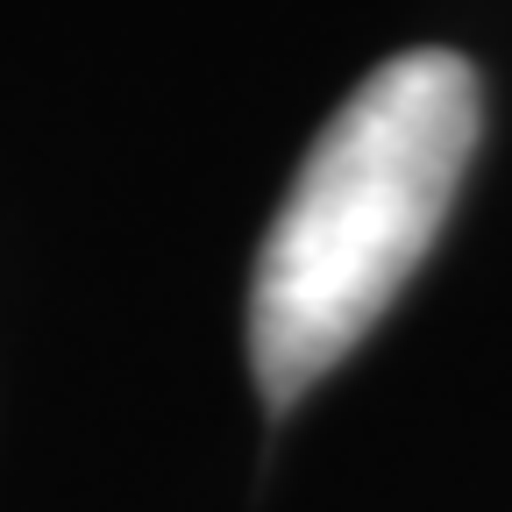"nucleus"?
Here are the masks:
<instances>
[{
  "instance_id": "nucleus-1",
  "label": "nucleus",
  "mask_w": 512,
  "mask_h": 512,
  "mask_svg": "<svg viewBox=\"0 0 512 512\" xmlns=\"http://www.w3.org/2000/svg\"><path fill=\"white\" fill-rule=\"evenodd\" d=\"M484 128L477 64L406 50L306 150L249 278V370L271 406L328 377L434 249Z\"/></svg>"
}]
</instances>
